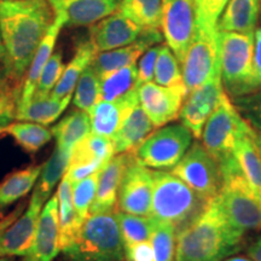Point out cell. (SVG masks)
<instances>
[{
  "instance_id": "6da1fadb",
  "label": "cell",
  "mask_w": 261,
  "mask_h": 261,
  "mask_svg": "<svg viewBox=\"0 0 261 261\" xmlns=\"http://www.w3.org/2000/svg\"><path fill=\"white\" fill-rule=\"evenodd\" d=\"M50 0H0V35L4 46V73L21 80L52 24Z\"/></svg>"
},
{
  "instance_id": "7a4b0ae2",
  "label": "cell",
  "mask_w": 261,
  "mask_h": 261,
  "mask_svg": "<svg viewBox=\"0 0 261 261\" xmlns=\"http://www.w3.org/2000/svg\"><path fill=\"white\" fill-rule=\"evenodd\" d=\"M243 236L228 221L217 196L177 232L174 261H223L241 249Z\"/></svg>"
},
{
  "instance_id": "3957f363",
  "label": "cell",
  "mask_w": 261,
  "mask_h": 261,
  "mask_svg": "<svg viewBox=\"0 0 261 261\" xmlns=\"http://www.w3.org/2000/svg\"><path fill=\"white\" fill-rule=\"evenodd\" d=\"M62 253L67 261L125 260V244L113 212L90 214Z\"/></svg>"
},
{
  "instance_id": "277c9868",
  "label": "cell",
  "mask_w": 261,
  "mask_h": 261,
  "mask_svg": "<svg viewBox=\"0 0 261 261\" xmlns=\"http://www.w3.org/2000/svg\"><path fill=\"white\" fill-rule=\"evenodd\" d=\"M152 180L150 217L172 224L177 232L190 224L210 202L172 172L152 171Z\"/></svg>"
},
{
  "instance_id": "5b68a950",
  "label": "cell",
  "mask_w": 261,
  "mask_h": 261,
  "mask_svg": "<svg viewBox=\"0 0 261 261\" xmlns=\"http://www.w3.org/2000/svg\"><path fill=\"white\" fill-rule=\"evenodd\" d=\"M220 61L228 96L243 97L261 89L254 70V33L220 32Z\"/></svg>"
},
{
  "instance_id": "8992f818",
  "label": "cell",
  "mask_w": 261,
  "mask_h": 261,
  "mask_svg": "<svg viewBox=\"0 0 261 261\" xmlns=\"http://www.w3.org/2000/svg\"><path fill=\"white\" fill-rule=\"evenodd\" d=\"M220 171L223 188L218 197L228 221L243 233L261 231V196L244 178L236 158L221 165Z\"/></svg>"
},
{
  "instance_id": "52a82bcc",
  "label": "cell",
  "mask_w": 261,
  "mask_h": 261,
  "mask_svg": "<svg viewBox=\"0 0 261 261\" xmlns=\"http://www.w3.org/2000/svg\"><path fill=\"white\" fill-rule=\"evenodd\" d=\"M244 123L246 119L224 91L219 103L208 117L201 137L205 150L215 159L219 167L234 159V145Z\"/></svg>"
},
{
  "instance_id": "ba28073f",
  "label": "cell",
  "mask_w": 261,
  "mask_h": 261,
  "mask_svg": "<svg viewBox=\"0 0 261 261\" xmlns=\"http://www.w3.org/2000/svg\"><path fill=\"white\" fill-rule=\"evenodd\" d=\"M182 80L189 92L221 74L220 32L196 25L195 37L181 62Z\"/></svg>"
},
{
  "instance_id": "9c48e42d",
  "label": "cell",
  "mask_w": 261,
  "mask_h": 261,
  "mask_svg": "<svg viewBox=\"0 0 261 261\" xmlns=\"http://www.w3.org/2000/svg\"><path fill=\"white\" fill-rule=\"evenodd\" d=\"M192 133L182 123L169 125L150 133L135 151V156L148 168L172 169L182 159L192 142Z\"/></svg>"
},
{
  "instance_id": "30bf717a",
  "label": "cell",
  "mask_w": 261,
  "mask_h": 261,
  "mask_svg": "<svg viewBox=\"0 0 261 261\" xmlns=\"http://www.w3.org/2000/svg\"><path fill=\"white\" fill-rule=\"evenodd\" d=\"M171 172L207 201L217 197L223 188V174L219 165L203 144L198 142L190 145Z\"/></svg>"
},
{
  "instance_id": "8fae6325",
  "label": "cell",
  "mask_w": 261,
  "mask_h": 261,
  "mask_svg": "<svg viewBox=\"0 0 261 261\" xmlns=\"http://www.w3.org/2000/svg\"><path fill=\"white\" fill-rule=\"evenodd\" d=\"M161 28L168 47L181 64L196 32L194 0H162Z\"/></svg>"
},
{
  "instance_id": "7c38bea8",
  "label": "cell",
  "mask_w": 261,
  "mask_h": 261,
  "mask_svg": "<svg viewBox=\"0 0 261 261\" xmlns=\"http://www.w3.org/2000/svg\"><path fill=\"white\" fill-rule=\"evenodd\" d=\"M152 182V171L143 166L136 159L133 152L119 189L117 201L120 211L129 214L150 217Z\"/></svg>"
},
{
  "instance_id": "4fadbf2b",
  "label": "cell",
  "mask_w": 261,
  "mask_h": 261,
  "mask_svg": "<svg viewBox=\"0 0 261 261\" xmlns=\"http://www.w3.org/2000/svg\"><path fill=\"white\" fill-rule=\"evenodd\" d=\"M188 94L185 85L166 87L149 81L138 87L140 106L155 127H162L177 119Z\"/></svg>"
},
{
  "instance_id": "5bb4252c",
  "label": "cell",
  "mask_w": 261,
  "mask_h": 261,
  "mask_svg": "<svg viewBox=\"0 0 261 261\" xmlns=\"http://www.w3.org/2000/svg\"><path fill=\"white\" fill-rule=\"evenodd\" d=\"M114 155L115 151L112 139L90 133L74 146L64 175L71 184L83 180L93 173L99 172Z\"/></svg>"
},
{
  "instance_id": "9a60e30c",
  "label": "cell",
  "mask_w": 261,
  "mask_h": 261,
  "mask_svg": "<svg viewBox=\"0 0 261 261\" xmlns=\"http://www.w3.org/2000/svg\"><path fill=\"white\" fill-rule=\"evenodd\" d=\"M223 92L221 74H219L190 91L185 98L179 119L182 125L190 129L195 138L198 139L202 137L205 122L219 103Z\"/></svg>"
},
{
  "instance_id": "2e32d148",
  "label": "cell",
  "mask_w": 261,
  "mask_h": 261,
  "mask_svg": "<svg viewBox=\"0 0 261 261\" xmlns=\"http://www.w3.org/2000/svg\"><path fill=\"white\" fill-rule=\"evenodd\" d=\"M45 200L37 190L33 192L28 207L6 228L2 241L3 256H24L37 232Z\"/></svg>"
},
{
  "instance_id": "e0dca14e",
  "label": "cell",
  "mask_w": 261,
  "mask_h": 261,
  "mask_svg": "<svg viewBox=\"0 0 261 261\" xmlns=\"http://www.w3.org/2000/svg\"><path fill=\"white\" fill-rule=\"evenodd\" d=\"M60 252L58 200L54 196L42 207L34 241L22 261H54Z\"/></svg>"
},
{
  "instance_id": "ac0fdd59",
  "label": "cell",
  "mask_w": 261,
  "mask_h": 261,
  "mask_svg": "<svg viewBox=\"0 0 261 261\" xmlns=\"http://www.w3.org/2000/svg\"><path fill=\"white\" fill-rule=\"evenodd\" d=\"M143 29L120 12H113L91 28V42L97 52L110 51L135 42Z\"/></svg>"
},
{
  "instance_id": "d6986e66",
  "label": "cell",
  "mask_w": 261,
  "mask_h": 261,
  "mask_svg": "<svg viewBox=\"0 0 261 261\" xmlns=\"http://www.w3.org/2000/svg\"><path fill=\"white\" fill-rule=\"evenodd\" d=\"M162 41V34L158 28L143 29L135 42L115 50L97 52L91 65L99 76L127 65L136 64L139 57L155 44Z\"/></svg>"
},
{
  "instance_id": "ffe728a7",
  "label": "cell",
  "mask_w": 261,
  "mask_h": 261,
  "mask_svg": "<svg viewBox=\"0 0 261 261\" xmlns=\"http://www.w3.org/2000/svg\"><path fill=\"white\" fill-rule=\"evenodd\" d=\"M133 152L114 155L113 159L99 171L96 197L91 207L90 214L109 213L113 212L117 202L119 189L123 174Z\"/></svg>"
},
{
  "instance_id": "44dd1931",
  "label": "cell",
  "mask_w": 261,
  "mask_h": 261,
  "mask_svg": "<svg viewBox=\"0 0 261 261\" xmlns=\"http://www.w3.org/2000/svg\"><path fill=\"white\" fill-rule=\"evenodd\" d=\"M50 4L64 24L90 25L115 12L119 0H50Z\"/></svg>"
},
{
  "instance_id": "7402d4cb",
  "label": "cell",
  "mask_w": 261,
  "mask_h": 261,
  "mask_svg": "<svg viewBox=\"0 0 261 261\" xmlns=\"http://www.w3.org/2000/svg\"><path fill=\"white\" fill-rule=\"evenodd\" d=\"M138 103V89L115 102L99 100L89 112L92 133L113 139L130 109Z\"/></svg>"
},
{
  "instance_id": "603a6c76",
  "label": "cell",
  "mask_w": 261,
  "mask_h": 261,
  "mask_svg": "<svg viewBox=\"0 0 261 261\" xmlns=\"http://www.w3.org/2000/svg\"><path fill=\"white\" fill-rule=\"evenodd\" d=\"M63 25H65L63 17L61 15H55L54 22H52L45 37L42 38L40 45H39L34 57H33L32 63L29 65L27 77H25L23 86H22L21 94H19L18 98L17 109L24 107L34 96L39 77H40L41 71L44 70L47 61L50 60L52 54H54L55 45H56L58 35H60L61 29L63 28Z\"/></svg>"
},
{
  "instance_id": "cb8c5ba5",
  "label": "cell",
  "mask_w": 261,
  "mask_h": 261,
  "mask_svg": "<svg viewBox=\"0 0 261 261\" xmlns=\"http://www.w3.org/2000/svg\"><path fill=\"white\" fill-rule=\"evenodd\" d=\"M154 127V123L146 115L140 103L136 104L112 139L115 155L135 152L143 140L152 132Z\"/></svg>"
},
{
  "instance_id": "d4e9b609",
  "label": "cell",
  "mask_w": 261,
  "mask_h": 261,
  "mask_svg": "<svg viewBox=\"0 0 261 261\" xmlns=\"http://www.w3.org/2000/svg\"><path fill=\"white\" fill-rule=\"evenodd\" d=\"M238 166L250 187L261 196V152L254 138V128L246 120L233 150Z\"/></svg>"
},
{
  "instance_id": "484cf974",
  "label": "cell",
  "mask_w": 261,
  "mask_h": 261,
  "mask_svg": "<svg viewBox=\"0 0 261 261\" xmlns=\"http://www.w3.org/2000/svg\"><path fill=\"white\" fill-rule=\"evenodd\" d=\"M261 0H230L218 22L220 32L254 33L260 18Z\"/></svg>"
},
{
  "instance_id": "4316f807",
  "label": "cell",
  "mask_w": 261,
  "mask_h": 261,
  "mask_svg": "<svg viewBox=\"0 0 261 261\" xmlns=\"http://www.w3.org/2000/svg\"><path fill=\"white\" fill-rule=\"evenodd\" d=\"M58 221H60L61 252L73 242L84 220L80 219L73 203V184L67 177L62 178L57 190Z\"/></svg>"
},
{
  "instance_id": "83f0119b",
  "label": "cell",
  "mask_w": 261,
  "mask_h": 261,
  "mask_svg": "<svg viewBox=\"0 0 261 261\" xmlns=\"http://www.w3.org/2000/svg\"><path fill=\"white\" fill-rule=\"evenodd\" d=\"M71 99H73V94L61 98V99H56L51 96L33 97L24 107L16 110L15 119L19 121L40 123L44 126L50 125L64 113Z\"/></svg>"
},
{
  "instance_id": "f1b7e54d",
  "label": "cell",
  "mask_w": 261,
  "mask_h": 261,
  "mask_svg": "<svg viewBox=\"0 0 261 261\" xmlns=\"http://www.w3.org/2000/svg\"><path fill=\"white\" fill-rule=\"evenodd\" d=\"M51 132L56 138V145L71 152L77 143L92 133L90 114L85 110H74L52 127Z\"/></svg>"
},
{
  "instance_id": "f546056e",
  "label": "cell",
  "mask_w": 261,
  "mask_h": 261,
  "mask_svg": "<svg viewBox=\"0 0 261 261\" xmlns=\"http://www.w3.org/2000/svg\"><path fill=\"white\" fill-rule=\"evenodd\" d=\"M97 50L91 41H86L80 44L76 48L74 57L64 68L63 74L55 89L52 90L50 96L56 99H61L69 94H73V91L76 86L77 80L89 65L92 63L94 56H96Z\"/></svg>"
},
{
  "instance_id": "4dcf8cb0",
  "label": "cell",
  "mask_w": 261,
  "mask_h": 261,
  "mask_svg": "<svg viewBox=\"0 0 261 261\" xmlns=\"http://www.w3.org/2000/svg\"><path fill=\"white\" fill-rule=\"evenodd\" d=\"M42 166H31L8 175L0 182V210L9 207L28 195L37 184Z\"/></svg>"
},
{
  "instance_id": "1f68e13d",
  "label": "cell",
  "mask_w": 261,
  "mask_h": 261,
  "mask_svg": "<svg viewBox=\"0 0 261 261\" xmlns=\"http://www.w3.org/2000/svg\"><path fill=\"white\" fill-rule=\"evenodd\" d=\"M0 135L14 138L17 144L28 152H37L52 138V132L44 125L21 121L0 127Z\"/></svg>"
},
{
  "instance_id": "d6a6232c",
  "label": "cell",
  "mask_w": 261,
  "mask_h": 261,
  "mask_svg": "<svg viewBox=\"0 0 261 261\" xmlns=\"http://www.w3.org/2000/svg\"><path fill=\"white\" fill-rule=\"evenodd\" d=\"M137 64L120 68L100 76V100L115 102L138 89Z\"/></svg>"
},
{
  "instance_id": "836d02e7",
  "label": "cell",
  "mask_w": 261,
  "mask_h": 261,
  "mask_svg": "<svg viewBox=\"0 0 261 261\" xmlns=\"http://www.w3.org/2000/svg\"><path fill=\"white\" fill-rule=\"evenodd\" d=\"M116 10L142 28H161L162 0H121Z\"/></svg>"
},
{
  "instance_id": "e575fe53",
  "label": "cell",
  "mask_w": 261,
  "mask_h": 261,
  "mask_svg": "<svg viewBox=\"0 0 261 261\" xmlns=\"http://www.w3.org/2000/svg\"><path fill=\"white\" fill-rule=\"evenodd\" d=\"M70 151H67L56 145L51 158L42 166L40 177L38 179V185L34 190H37L46 201L57 182L64 177L70 161Z\"/></svg>"
},
{
  "instance_id": "d590c367",
  "label": "cell",
  "mask_w": 261,
  "mask_h": 261,
  "mask_svg": "<svg viewBox=\"0 0 261 261\" xmlns=\"http://www.w3.org/2000/svg\"><path fill=\"white\" fill-rule=\"evenodd\" d=\"M115 217L125 247L150 241L155 227L154 218L129 214L121 211L117 212Z\"/></svg>"
},
{
  "instance_id": "8d00e7d4",
  "label": "cell",
  "mask_w": 261,
  "mask_h": 261,
  "mask_svg": "<svg viewBox=\"0 0 261 261\" xmlns=\"http://www.w3.org/2000/svg\"><path fill=\"white\" fill-rule=\"evenodd\" d=\"M100 100V76L92 65L83 71L76 84L73 104L77 109L89 113Z\"/></svg>"
},
{
  "instance_id": "74e56055",
  "label": "cell",
  "mask_w": 261,
  "mask_h": 261,
  "mask_svg": "<svg viewBox=\"0 0 261 261\" xmlns=\"http://www.w3.org/2000/svg\"><path fill=\"white\" fill-rule=\"evenodd\" d=\"M154 80L158 85L166 87L185 85L182 80V73L179 68V61L168 47V45H161L156 61Z\"/></svg>"
},
{
  "instance_id": "f35d334b",
  "label": "cell",
  "mask_w": 261,
  "mask_h": 261,
  "mask_svg": "<svg viewBox=\"0 0 261 261\" xmlns=\"http://www.w3.org/2000/svg\"><path fill=\"white\" fill-rule=\"evenodd\" d=\"M177 228L172 224L155 219V227L150 237L155 261H174Z\"/></svg>"
},
{
  "instance_id": "ab89813d",
  "label": "cell",
  "mask_w": 261,
  "mask_h": 261,
  "mask_svg": "<svg viewBox=\"0 0 261 261\" xmlns=\"http://www.w3.org/2000/svg\"><path fill=\"white\" fill-rule=\"evenodd\" d=\"M98 175H99V172L93 173L90 177L73 184L74 208L80 219L84 221L90 215L91 207H92L94 197H96Z\"/></svg>"
},
{
  "instance_id": "60d3db41",
  "label": "cell",
  "mask_w": 261,
  "mask_h": 261,
  "mask_svg": "<svg viewBox=\"0 0 261 261\" xmlns=\"http://www.w3.org/2000/svg\"><path fill=\"white\" fill-rule=\"evenodd\" d=\"M230 0H194L196 25L207 29L218 28V22Z\"/></svg>"
},
{
  "instance_id": "b9f144b4",
  "label": "cell",
  "mask_w": 261,
  "mask_h": 261,
  "mask_svg": "<svg viewBox=\"0 0 261 261\" xmlns=\"http://www.w3.org/2000/svg\"><path fill=\"white\" fill-rule=\"evenodd\" d=\"M63 64V56L62 52H56L52 54L50 60L47 61L46 65H45L44 70L41 71L40 77H39L37 90L33 97H47L50 96L52 90L55 89L58 80L61 79L62 74L64 70Z\"/></svg>"
},
{
  "instance_id": "7bdbcfd3",
  "label": "cell",
  "mask_w": 261,
  "mask_h": 261,
  "mask_svg": "<svg viewBox=\"0 0 261 261\" xmlns=\"http://www.w3.org/2000/svg\"><path fill=\"white\" fill-rule=\"evenodd\" d=\"M233 104L249 125L261 133V89L247 96L233 98Z\"/></svg>"
},
{
  "instance_id": "ee69618b",
  "label": "cell",
  "mask_w": 261,
  "mask_h": 261,
  "mask_svg": "<svg viewBox=\"0 0 261 261\" xmlns=\"http://www.w3.org/2000/svg\"><path fill=\"white\" fill-rule=\"evenodd\" d=\"M160 46H151L148 48L144 54L142 55L138 67V77H137V86L149 83L154 79V71H155V65L156 61H158V56L160 52Z\"/></svg>"
},
{
  "instance_id": "f6af8a7d",
  "label": "cell",
  "mask_w": 261,
  "mask_h": 261,
  "mask_svg": "<svg viewBox=\"0 0 261 261\" xmlns=\"http://www.w3.org/2000/svg\"><path fill=\"white\" fill-rule=\"evenodd\" d=\"M18 97L16 91L6 86L0 87V127L8 125L11 119L16 117Z\"/></svg>"
},
{
  "instance_id": "bcb514c9",
  "label": "cell",
  "mask_w": 261,
  "mask_h": 261,
  "mask_svg": "<svg viewBox=\"0 0 261 261\" xmlns=\"http://www.w3.org/2000/svg\"><path fill=\"white\" fill-rule=\"evenodd\" d=\"M127 261H155V254L150 241L125 247Z\"/></svg>"
},
{
  "instance_id": "7dc6e473",
  "label": "cell",
  "mask_w": 261,
  "mask_h": 261,
  "mask_svg": "<svg viewBox=\"0 0 261 261\" xmlns=\"http://www.w3.org/2000/svg\"><path fill=\"white\" fill-rule=\"evenodd\" d=\"M254 70L261 85V27L254 32Z\"/></svg>"
},
{
  "instance_id": "c3c4849f",
  "label": "cell",
  "mask_w": 261,
  "mask_h": 261,
  "mask_svg": "<svg viewBox=\"0 0 261 261\" xmlns=\"http://www.w3.org/2000/svg\"><path fill=\"white\" fill-rule=\"evenodd\" d=\"M23 210H24L23 205H18L17 208H15V210L11 212V213H9V215H6L5 218L0 219V256H3L2 241H3V236H4V232L6 231V228H8L10 225L14 223L16 219H17L19 215L22 214Z\"/></svg>"
},
{
  "instance_id": "681fc988",
  "label": "cell",
  "mask_w": 261,
  "mask_h": 261,
  "mask_svg": "<svg viewBox=\"0 0 261 261\" xmlns=\"http://www.w3.org/2000/svg\"><path fill=\"white\" fill-rule=\"evenodd\" d=\"M247 254L253 261H261V236L257 237L254 242L248 247Z\"/></svg>"
},
{
  "instance_id": "f907efd6",
  "label": "cell",
  "mask_w": 261,
  "mask_h": 261,
  "mask_svg": "<svg viewBox=\"0 0 261 261\" xmlns=\"http://www.w3.org/2000/svg\"><path fill=\"white\" fill-rule=\"evenodd\" d=\"M0 61H2L3 64H4V46H3L2 35H0ZM2 86H3V80H2V75H0V87Z\"/></svg>"
},
{
  "instance_id": "816d5d0a",
  "label": "cell",
  "mask_w": 261,
  "mask_h": 261,
  "mask_svg": "<svg viewBox=\"0 0 261 261\" xmlns=\"http://www.w3.org/2000/svg\"><path fill=\"white\" fill-rule=\"evenodd\" d=\"M253 128H254V127H253ZM254 138H255L256 144H257V146H259V150L261 152V133L257 132L255 128H254Z\"/></svg>"
},
{
  "instance_id": "f5cc1de1",
  "label": "cell",
  "mask_w": 261,
  "mask_h": 261,
  "mask_svg": "<svg viewBox=\"0 0 261 261\" xmlns=\"http://www.w3.org/2000/svg\"><path fill=\"white\" fill-rule=\"evenodd\" d=\"M225 261H253L252 259L246 256H234V257H230V259L225 260Z\"/></svg>"
},
{
  "instance_id": "db71d44e",
  "label": "cell",
  "mask_w": 261,
  "mask_h": 261,
  "mask_svg": "<svg viewBox=\"0 0 261 261\" xmlns=\"http://www.w3.org/2000/svg\"><path fill=\"white\" fill-rule=\"evenodd\" d=\"M0 261H15V256H0Z\"/></svg>"
},
{
  "instance_id": "11a10c76",
  "label": "cell",
  "mask_w": 261,
  "mask_h": 261,
  "mask_svg": "<svg viewBox=\"0 0 261 261\" xmlns=\"http://www.w3.org/2000/svg\"><path fill=\"white\" fill-rule=\"evenodd\" d=\"M260 17H261V11H260Z\"/></svg>"
}]
</instances>
